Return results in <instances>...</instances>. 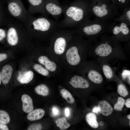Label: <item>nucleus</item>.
<instances>
[{"label":"nucleus","mask_w":130,"mask_h":130,"mask_svg":"<svg viewBox=\"0 0 130 130\" xmlns=\"http://www.w3.org/2000/svg\"><path fill=\"white\" fill-rule=\"evenodd\" d=\"M25 25L29 35L41 40H49L59 28L58 22L43 15L37 17L32 16Z\"/></svg>","instance_id":"1"},{"label":"nucleus","mask_w":130,"mask_h":130,"mask_svg":"<svg viewBox=\"0 0 130 130\" xmlns=\"http://www.w3.org/2000/svg\"><path fill=\"white\" fill-rule=\"evenodd\" d=\"M80 41L73 33L69 44L60 61L63 71L68 74L75 71L83 59L84 51Z\"/></svg>","instance_id":"2"},{"label":"nucleus","mask_w":130,"mask_h":130,"mask_svg":"<svg viewBox=\"0 0 130 130\" xmlns=\"http://www.w3.org/2000/svg\"><path fill=\"white\" fill-rule=\"evenodd\" d=\"M73 34V31L71 29L59 28L53 34L49 39V47L60 62Z\"/></svg>","instance_id":"3"},{"label":"nucleus","mask_w":130,"mask_h":130,"mask_svg":"<svg viewBox=\"0 0 130 130\" xmlns=\"http://www.w3.org/2000/svg\"><path fill=\"white\" fill-rule=\"evenodd\" d=\"M7 22V41L10 46H17L19 44L21 36H26L29 35L25 25L19 21L12 17L8 19Z\"/></svg>","instance_id":"4"},{"label":"nucleus","mask_w":130,"mask_h":130,"mask_svg":"<svg viewBox=\"0 0 130 130\" xmlns=\"http://www.w3.org/2000/svg\"><path fill=\"white\" fill-rule=\"evenodd\" d=\"M7 4L10 16L24 25L33 16L26 9L21 0H8Z\"/></svg>","instance_id":"5"},{"label":"nucleus","mask_w":130,"mask_h":130,"mask_svg":"<svg viewBox=\"0 0 130 130\" xmlns=\"http://www.w3.org/2000/svg\"><path fill=\"white\" fill-rule=\"evenodd\" d=\"M45 0V9L48 14H50L55 19H57L64 13L65 8L50 0Z\"/></svg>","instance_id":"6"},{"label":"nucleus","mask_w":130,"mask_h":130,"mask_svg":"<svg viewBox=\"0 0 130 130\" xmlns=\"http://www.w3.org/2000/svg\"><path fill=\"white\" fill-rule=\"evenodd\" d=\"M29 4L28 10L31 15L40 13L47 16L45 7V0H27Z\"/></svg>","instance_id":"7"},{"label":"nucleus","mask_w":130,"mask_h":130,"mask_svg":"<svg viewBox=\"0 0 130 130\" xmlns=\"http://www.w3.org/2000/svg\"><path fill=\"white\" fill-rule=\"evenodd\" d=\"M68 83L70 86L75 88L86 89L89 86V83L87 80L77 75L71 76Z\"/></svg>","instance_id":"8"},{"label":"nucleus","mask_w":130,"mask_h":130,"mask_svg":"<svg viewBox=\"0 0 130 130\" xmlns=\"http://www.w3.org/2000/svg\"><path fill=\"white\" fill-rule=\"evenodd\" d=\"M13 69L10 65H6L3 67L1 72V81L4 84L8 83L11 78Z\"/></svg>","instance_id":"9"},{"label":"nucleus","mask_w":130,"mask_h":130,"mask_svg":"<svg viewBox=\"0 0 130 130\" xmlns=\"http://www.w3.org/2000/svg\"><path fill=\"white\" fill-rule=\"evenodd\" d=\"M97 107L99 112L103 115L106 117L110 115L113 110L110 104L105 100H102L99 102Z\"/></svg>","instance_id":"10"},{"label":"nucleus","mask_w":130,"mask_h":130,"mask_svg":"<svg viewBox=\"0 0 130 130\" xmlns=\"http://www.w3.org/2000/svg\"><path fill=\"white\" fill-rule=\"evenodd\" d=\"M22 103V109L24 112L29 113L34 109L32 100L31 98L26 94L23 95L21 97Z\"/></svg>","instance_id":"11"},{"label":"nucleus","mask_w":130,"mask_h":130,"mask_svg":"<svg viewBox=\"0 0 130 130\" xmlns=\"http://www.w3.org/2000/svg\"><path fill=\"white\" fill-rule=\"evenodd\" d=\"M112 51V48L110 46L103 44L97 47L95 49V52L98 55L104 57L109 55Z\"/></svg>","instance_id":"12"},{"label":"nucleus","mask_w":130,"mask_h":130,"mask_svg":"<svg viewBox=\"0 0 130 130\" xmlns=\"http://www.w3.org/2000/svg\"><path fill=\"white\" fill-rule=\"evenodd\" d=\"M45 113L44 110L41 109H38L33 110L29 112L27 116V119L32 121L40 119L44 116Z\"/></svg>","instance_id":"13"},{"label":"nucleus","mask_w":130,"mask_h":130,"mask_svg":"<svg viewBox=\"0 0 130 130\" xmlns=\"http://www.w3.org/2000/svg\"><path fill=\"white\" fill-rule=\"evenodd\" d=\"M101 30V27L99 25L95 24L86 26L83 27V32L87 35H94L98 33Z\"/></svg>","instance_id":"14"},{"label":"nucleus","mask_w":130,"mask_h":130,"mask_svg":"<svg viewBox=\"0 0 130 130\" xmlns=\"http://www.w3.org/2000/svg\"><path fill=\"white\" fill-rule=\"evenodd\" d=\"M87 76L89 79L93 83L97 84L101 83L103 80L101 75L97 72L91 70L88 72Z\"/></svg>","instance_id":"15"},{"label":"nucleus","mask_w":130,"mask_h":130,"mask_svg":"<svg viewBox=\"0 0 130 130\" xmlns=\"http://www.w3.org/2000/svg\"><path fill=\"white\" fill-rule=\"evenodd\" d=\"M33 77V72L31 71H29L22 75H20L18 77L17 79L22 84H27L32 79Z\"/></svg>","instance_id":"16"},{"label":"nucleus","mask_w":130,"mask_h":130,"mask_svg":"<svg viewBox=\"0 0 130 130\" xmlns=\"http://www.w3.org/2000/svg\"><path fill=\"white\" fill-rule=\"evenodd\" d=\"M34 70L39 74L45 76L53 75L44 66L39 63H35L33 66Z\"/></svg>","instance_id":"17"},{"label":"nucleus","mask_w":130,"mask_h":130,"mask_svg":"<svg viewBox=\"0 0 130 130\" xmlns=\"http://www.w3.org/2000/svg\"><path fill=\"white\" fill-rule=\"evenodd\" d=\"M86 121L88 124L91 127L94 128H98V124L97 120L96 115L92 113H89L86 115Z\"/></svg>","instance_id":"18"},{"label":"nucleus","mask_w":130,"mask_h":130,"mask_svg":"<svg viewBox=\"0 0 130 130\" xmlns=\"http://www.w3.org/2000/svg\"><path fill=\"white\" fill-rule=\"evenodd\" d=\"M34 91L37 94L43 96H48L49 92L48 86L46 84H42L36 86L34 89Z\"/></svg>","instance_id":"19"},{"label":"nucleus","mask_w":130,"mask_h":130,"mask_svg":"<svg viewBox=\"0 0 130 130\" xmlns=\"http://www.w3.org/2000/svg\"><path fill=\"white\" fill-rule=\"evenodd\" d=\"M106 6L103 4L101 6H95L93 8V10L95 14L99 17H102L106 15L108 13L106 9Z\"/></svg>","instance_id":"20"},{"label":"nucleus","mask_w":130,"mask_h":130,"mask_svg":"<svg viewBox=\"0 0 130 130\" xmlns=\"http://www.w3.org/2000/svg\"><path fill=\"white\" fill-rule=\"evenodd\" d=\"M60 92L63 97L68 103L72 104L74 102V98L68 90L65 89H62L60 90Z\"/></svg>","instance_id":"21"},{"label":"nucleus","mask_w":130,"mask_h":130,"mask_svg":"<svg viewBox=\"0 0 130 130\" xmlns=\"http://www.w3.org/2000/svg\"><path fill=\"white\" fill-rule=\"evenodd\" d=\"M129 30L127 27V25L124 23H122L120 27L116 26H115L113 30V33L116 35L118 34L120 32L124 35L128 34L129 32Z\"/></svg>","instance_id":"22"},{"label":"nucleus","mask_w":130,"mask_h":130,"mask_svg":"<svg viewBox=\"0 0 130 130\" xmlns=\"http://www.w3.org/2000/svg\"><path fill=\"white\" fill-rule=\"evenodd\" d=\"M57 126L62 130H65L69 128L70 125L67 121L66 119L64 117L58 119L55 121Z\"/></svg>","instance_id":"23"},{"label":"nucleus","mask_w":130,"mask_h":130,"mask_svg":"<svg viewBox=\"0 0 130 130\" xmlns=\"http://www.w3.org/2000/svg\"><path fill=\"white\" fill-rule=\"evenodd\" d=\"M10 119L8 113L3 110H0V123L7 124L9 123Z\"/></svg>","instance_id":"24"},{"label":"nucleus","mask_w":130,"mask_h":130,"mask_svg":"<svg viewBox=\"0 0 130 130\" xmlns=\"http://www.w3.org/2000/svg\"><path fill=\"white\" fill-rule=\"evenodd\" d=\"M125 101L124 99L121 97H118L117 102L114 105V110L117 111H121L125 104Z\"/></svg>","instance_id":"25"},{"label":"nucleus","mask_w":130,"mask_h":130,"mask_svg":"<svg viewBox=\"0 0 130 130\" xmlns=\"http://www.w3.org/2000/svg\"><path fill=\"white\" fill-rule=\"evenodd\" d=\"M104 74L105 77L107 78H112L113 76L112 70L110 67L107 65H104L103 67Z\"/></svg>","instance_id":"26"},{"label":"nucleus","mask_w":130,"mask_h":130,"mask_svg":"<svg viewBox=\"0 0 130 130\" xmlns=\"http://www.w3.org/2000/svg\"><path fill=\"white\" fill-rule=\"evenodd\" d=\"M117 92L121 96L125 97L129 94L128 91L125 85L122 84H119L117 88Z\"/></svg>","instance_id":"27"},{"label":"nucleus","mask_w":130,"mask_h":130,"mask_svg":"<svg viewBox=\"0 0 130 130\" xmlns=\"http://www.w3.org/2000/svg\"><path fill=\"white\" fill-rule=\"evenodd\" d=\"M42 126L39 123L34 124L30 125L28 127V130H40L42 129Z\"/></svg>","instance_id":"28"},{"label":"nucleus","mask_w":130,"mask_h":130,"mask_svg":"<svg viewBox=\"0 0 130 130\" xmlns=\"http://www.w3.org/2000/svg\"><path fill=\"white\" fill-rule=\"evenodd\" d=\"M121 75L124 80L127 77H128L129 80L130 81V71L129 70H124Z\"/></svg>","instance_id":"29"},{"label":"nucleus","mask_w":130,"mask_h":130,"mask_svg":"<svg viewBox=\"0 0 130 130\" xmlns=\"http://www.w3.org/2000/svg\"><path fill=\"white\" fill-rule=\"evenodd\" d=\"M6 36L5 31L2 29L0 28V41L2 40Z\"/></svg>","instance_id":"30"},{"label":"nucleus","mask_w":130,"mask_h":130,"mask_svg":"<svg viewBox=\"0 0 130 130\" xmlns=\"http://www.w3.org/2000/svg\"><path fill=\"white\" fill-rule=\"evenodd\" d=\"M52 114L54 116H57L59 113V110L56 107H53L52 109Z\"/></svg>","instance_id":"31"},{"label":"nucleus","mask_w":130,"mask_h":130,"mask_svg":"<svg viewBox=\"0 0 130 130\" xmlns=\"http://www.w3.org/2000/svg\"><path fill=\"white\" fill-rule=\"evenodd\" d=\"M7 55L5 53H0V62L6 60L7 58Z\"/></svg>","instance_id":"32"},{"label":"nucleus","mask_w":130,"mask_h":130,"mask_svg":"<svg viewBox=\"0 0 130 130\" xmlns=\"http://www.w3.org/2000/svg\"><path fill=\"white\" fill-rule=\"evenodd\" d=\"M0 130H9L6 124L1 123H0Z\"/></svg>","instance_id":"33"},{"label":"nucleus","mask_w":130,"mask_h":130,"mask_svg":"<svg viewBox=\"0 0 130 130\" xmlns=\"http://www.w3.org/2000/svg\"><path fill=\"white\" fill-rule=\"evenodd\" d=\"M70 111L69 109L68 108H66L65 109V116L66 117H68L70 114Z\"/></svg>","instance_id":"34"},{"label":"nucleus","mask_w":130,"mask_h":130,"mask_svg":"<svg viewBox=\"0 0 130 130\" xmlns=\"http://www.w3.org/2000/svg\"><path fill=\"white\" fill-rule=\"evenodd\" d=\"M126 106L128 108H130V98L128 99L125 103Z\"/></svg>","instance_id":"35"},{"label":"nucleus","mask_w":130,"mask_h":130,"mask_svg":"<svg viewBox=\"0 0 130 130\" xmlns=\"http://www.w3.org/2000/svg\"><path fill=\"white\" fill-rule=\"evenodd\" d=\"M92 111L93 112H94L96 113H98L99 112V109L98 107H95L93 108Z\"/></svg>","instance_id":"36"},{"label":"nucleus","mask_w":130,"mask_h":130,"mask_svg":"<svg viewBox=\"0 0 130 130\" xmlns=\"http://www.w3.org/2000/svg\"><path fill=\"white\" fill-rule=\"evenodd\" d=\"M127 16L128 17V18L130 20V11L129 10L128 11L127 13Z\"/></svg>","instance_id":"37"},{"label":"nucleus","mask_w":130,"mask_h":130,"mask_svg":"<svg viewBox=\"0 0 130 130\" xmlns=\"http://www.w3.org/2000/svg\"><path fill=\"white\" fill-rule=\"evenodd\" d=\"M1 72L0 71V85L1 84Z\"/></svg>","instance_id":"38"},{"label":"nucleus","mask_w":130,"mask_h":130,"mask_svg":"<svg viewBox=\"0 0 130 130\" xmlns=\"http://www.w3.org/2000/svg\"><path fill=\"white\" fill-rule=\"evenodd\" d=\"M127 118L129 119V120L130 119V115L129 114V115H128L127 116Z\"/></svg>","instance_id":"39"},{"label":"nucleus","mask_w":130,"mask_h":130,"mask_svg":"<svg viewBox=\"0 0 130 130\" xmlns=\"http://www.w3.org/2000/svg\"><path fill=\"white\" fill-rule=\"evenodd\" d=\"M121 2L122 3H124L125 1V0H120Z\"/></svg>","instance_id":"40"},{"label":"nucleus","mask_w":130,"mask_h":130,"mask_svg":"<svg viewBox=\"0 0 130 130\" xmlns=\"http://www.w3.org/2000/svg\"><path fill=\"white\" fill-rule=\"evenodd\" d=\"M129 125H130V121L129 122Z\"/></svg>","instance_id":"41"}]
</instances>
